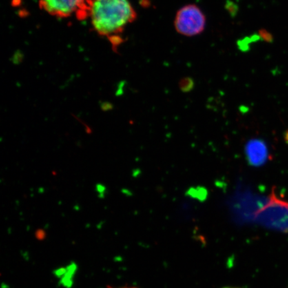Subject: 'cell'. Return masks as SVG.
I'll return each instance as SVG.
<instances>
[{
    "label": "cell",
    "instance_id": "obj_1",
    "mask_svg": "<svg viewBox=\"0 0 288 288\" xmlns=\"http://www.w3.org/2000/svg\"><path fill=\"white\" fill-rule=\"evenodd\" d=\"M136 18L131 0H89L86 20L98 35L109 40L113 48L122 44L125 27Z\"/></svg>",
    "mask_w": 288,
    "mask_h": 288
},
{
    "label": "cell",
    "instance_id": "obj_2",
    "mask_svg": "<svg viewBox=\"0 0 288 288\" xmlns=\"http://www.w3.org/2000/svg\"><path fill=\"white\" fill-rule=\"evenodd\" d=\"M89 0H39V6L49 15L58 18L87 19Z\"/></svg>",
    "mask_w": 288,
    "mask_h": 288
},
{
    "label": "cell",
    "instance_id": "obj_3",
    "mask_svg": "<svg viewBox=\"0 0 288 288\" xmlns=\"http://www.w3.org/2000/svg\"><path fill=\"white\" fill-rule=\"evenodd\" d=\"M206 25V18L196 5H185L177 12L175 27L182 35L189 37L198 35L203 32Z\"/></svg>",
    "mask_w": 288,
    "mask_h": 288
},
{
    "label": "cell",
    "instance_id": "obj_4",
    "mask_svg": "<svg viewBox=\"0 0 288 288\" xmlns=\"http://www.w3.org/2000/svg\"><path fill=\"white\" fill-rule=\"evenodd\" d=\"M246 155L251 165L261 166L268 159V149L265 142L262 140H251L246 144Z\"/></svg>",
    "mask_w": 288,
    "mask_h": 288
},
{
    "label": "cell",
    "instance_id": "obj_5",
    "mask_svg": "<svg viewBox=\"0 0 288 288\" xmlns=\"http://www.w3.org/2000/svg\"><path fill=\"white\" fill-rule=\"evenodd\" d=\"M67 271L65 272L64 276L60 279V283L66 288L72 287L74 284V278L76 274V271L78 269V266L76 263L72 262L68 266H66Z\"/></svg>",
    "mask_w": 288,
    "mask_h": 288
},
{
    "label": "cell",
    "instance_id": "obj_6",
    "mask_svg": "<svg viewBox=\"0 0 288 288\" xmlns=\"http://www.w3.org/2000/svg\"><path fill=\"white\" fill-rule=\"evenodd\" d=\"M100 108L103 112H109L114 109V105L109 102H100Z\"/></svg>",
    "mask_w": 288,
    "mask_h": 288
},
{
    "label": "cell",
    "instance_id": "obj_7",
    "mask_svg": "<svg viewBox=\"0 0 288 288\" xmlns=\"http://www.w3.org/2000/svg\"><path fill=\"white\" fill-rule=\"evenodd\" d=\"M66 271V267H59V268L55 269L54 271V276L57 277L58 278L61 279L63 276H64V274Z\"/></svg>",
    "mask_w": 288,
    "mask_h": 288
},
{
    "label": "cell",
    "instance_id": "obj_8",
    "mask_svg": "<svg viewBox=\"0 0 288 288\" xmlns=\"http://www.w3.org/2000/svg\"><path fill=\"white\" fill-rule=\"evenodd\" d=\"M96 190H97L100 198H103L105 196L106 187L103 184H98L96 185Z\"/></svg>",
    "mask_w": 288,
    "mask_h": 288
},
{
    "label": "cell",
    "instance_id": "obj_9",
    "mask_svg": "<svg viewBox=\"0 0 288 288\" xmlns=\"http://www.w3.org/2000/svg\"><path fill=\"white\" fill-rule=\"evenodd\" d=\"M46 233H45V231L43 229H38L36 231V238L38 240H40V241L44 240L45 238H46Z\"/></svg>",
    "mask_w": 288,
    "mask_h": 288
},
{
    "label": "cell",
    "instance_id": "obj_10",
    "mask_svg": "<svg viewBox=\"0 0 288 288\" xmlns=\"http://www.w3.org/2000/svg\"><path fill=\"white\" fill-rule=\"evenodd\" d=\"M260 38L266 40V41H271V40H272V36L269 32H266L265 30L261 31V32H260Z\"/></svg>",
    "mask_w": 288,
    "mask_h": 288
},
{
    "label": "cell",
    "instance_id": "obj_11",
    "mask_svg": "<svg viewBox=\"0 0 288 288\" xmlns=\"http://www.w3.org/2000/svg\"><path fill=\"white\" fill-rule=\"evenodd\" d=\"M286 140H288V133L287 134V136H286Z\"/></svg>",
    "mask_w": 288,
    "mask_h": 288
},
{
    "label": "cell",
    "instance_id": "obj_12",
    "mask_svg": "<svg viewBox=\"0 0 288 288\" xmlns=\"http://www.w3.org/2000/svg\"><path fill=\"white\" fill-rule=\"evenodd\" d=\"M224 288H232V287H226Z\"/></svg>",
    "mask_w": 288,
    "mask_h": 288
},
{
    "label": "cell",
    "instance_id": "obj_13",
    "mask_svg": "<svg viewBox=\"0 0 288 288\" xmlns=\"http://www.w3.org/2000/svg\"></svg>",
    "mask_w": 288,
    "mask_h": 288
}]
</instances>
